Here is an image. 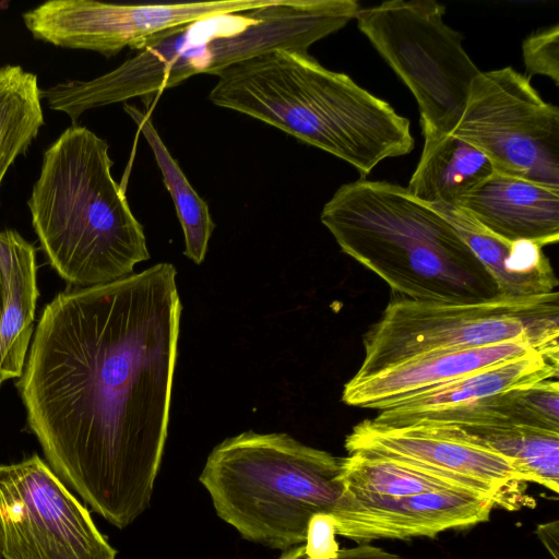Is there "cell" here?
Masks as SVG:
<instances>
[{
	"instance_id": "obj_1",
	"label": "cell",
	"mask_w": 559,
	"mask_h": 559,
	"mask_svg": "<svg viewBox=\"0 0 559 559\" xmlns=\"http://www.w3.org/2000/svg\"><path fill=\"white\" fill-rule=\"evenodd\" d=\"M176 275L160 262L60 292L16 383L53 472L118 528L148 508L164 454L182 310Z\"/></svg>"
},
{
	"instance_id": "obj_2",
	"label": "cell",
	"mask_w": 559,
	"mask_h": 559,
	"mask_svg": "<svg viewBox=\"0 0 559 559\" xmlns=\"http://www.w3.org/2000/svg\"><path fill=\"white\" fill-rule=\"evenodd\" d=\"M355 0H273L250 11L212 16L171 28L116 69L87 81L41 91L50 109L73 124L86 110L131 98H151L195 74L225 69L274 50L310 46L355 19Z\"/></svg>"
},
{
	"instance_id": "obj_3",
	"label": "cell",
	"mask_w": 559,
	"mask_h": 559,
	"mask_svg": "<svg viewBox=\"0 0 559 559\" xmlns=\"http://www.w3.org/2000/svg\"><path fill=\"white\" fill-rule=\"evenodd\" d=\"M216 76L209 94L214 105L328 152L362 178L383 159L414 148L407 118L308 52L274 50L236 63Z\"/></svg>"
},
{
	"instance_id": "obj_4",
	"label": "cell",
	"mask_w": 559,
	"mask_h": 559,
	"mask_svg": "<svg viewBox=\"0 0 559 559\" xmlns=\"http://www.w3.org/2000/svg\"><path fill=\"white\" fill-rule=\"evenodd\" d=\"M320 219L341 250L394 295L455 302L499 296L491 275L448 221L406 187L365 178L345 183L323 205Z\"/></svg>"
},
{
	"instance_id": "obj_5",
	"label": "cell",
	"mask_w": 559,
	"mask_h": 559,
	"mask_svg": "<svg viewBox=\"0 0 559 559\" xmlns=\"http://www.w3.org/2000/svg\"><path fill=\"white\" fill-rule=\"evenodd\" d=\"M108 148L90 129L67 128L44 153L27 201L40 247L70 286L118 281L150 258Z\"/></svg>"
},
{
	"instance_id": "obj_6",
	"label": "cell",
	"mask_w": 559,
	"mask_h": 559,
	"mask_svg": "<svg viewBox=\"0 0 559 559\" xmlns=\"http://www.w3.org/2000/svg\"><path fill=\"white\" fill-rule=\"evenodd\" d=\"M341 472L342 457L287 433L249 430L217 444L199 480L242 538L284 551L306 543L313 518L333 513Z\"/></svg>"
},
{
	"instance_id": "obj_7",
	"label": "cell",
	"mask_w": 559,
	"mask_h": 559,
	"mask_svg": "<svg viewBox=\"0 0 559 559\" xmlns=\"http://www.w3.org/2000/svg\"><path fill=\"white\" fill-rule=\"evenodd\" d=\"M559 292L471 301H425L395 295L364 334L362 380L405 361L441 352L530 341L559 348Z\"/></svg>"
},
{
	"instance_id": "obj_8",
	"label": "cell",
	"mask_w": 559,
	"mask_h": 559,
	"mask_svg": "<svg viewBox=\"0 0 559 559\" xmlns=\"http://www.w3.org/2000/svg\"><path fill=\"white\" fill-rule=\"evenodd\" d=\"M433 0H392L359 9V31L414 95L424 142L452 134L480 70L463 35Z\"/></svg>"
},
{
	"instance_id": "obj_9",
	"label": "cell",
	"mask_w": 559,
	"mask_h": 559,
	"mask_svg": "<svg viewBox=\"0 0 559 559\" xmlns=\"http://www.w3.org/2000/svg\"><path fill=\"white\" fill-rule=\"evenodd\" d=\"M452 134L496 173L559 189V109L512 67L480 71Z\"/></svg>"
},
{
	"instance_id": "obj_10",
	"label": "cell",
	"mask_w": 559,
	"mask_h": 559,
	"mask_svg": "<svg viewBox=\"0 0 559 559\" xmlns=\"http://www.w3.org/2000/svg\"><path fill=\"white\" fill-rule=\"evenodd\" d=\"M3 559H116L88 510L37 454L0 464Z\"/></svg>"
},
{
	"instance_id": "obj_11",
	"label": "cell",
	"mask_w": 559,
	"mask_h": 559,
	"mask_svg": "<svg viewBox=\"0 0 559 559\" xmlns=\"http://www.w3.org/2000/svg\"><path fill=\"white\" fill-rule=\"evenodd\" d=\"M273 0H223L170 4H114L51 0L23 13L31 34L57 47L112 57L140 50L163 33L212 16L250 11Z\"/></svg>"
},
{
	"instance_id": "obj_12",
	"label": "cell",
	"mask_w": 559,
	"mask_h": 559,
	"mask_svg": "<svg viewBox=\"0 0 559 559\" xmlns=\"http://www.w3.org/2000/svg\"><path fill=\"white\" fill-rule=\"evenodd\" d=\"M344 447L347 454L393 460L463 481L496 508L515 510L526 502V480L510 460L436 427L365 419L353 427Z\"/></svg>"
},
{
	"instance_id": "obj_13",
	"label": "cell",
	"mask_w": 559,
	"mask_h": 559,
	"mask_svg": "<svg viewBox=\"0 0 559 559\" xmlns=\"http://www.w3.org/2000/svg\"><path fill=\"white\" fill-rule=\"evenodd\" d=\"M495 502L462 491H432L405 497L343 496L330 515L335 535L358 544L377 539L435 537L487 522Z\"/></svg>"
},
{
	"instance_id": "obj_14",
	"label": "cell",
	"mask_w": 559,
	"mask_h": 559,
	"mask_svg": "<svg viewBox=\"0 0 559 559\" xmlns=\"http://www.w3.org/2000/svg\"><path fill=\"white\" fill-rule=\"evenodd\" d=\"M545 349L555 348H540L522 340L421 356L367 379L350 378L342 401L349 406L381 411L419 391Z\"/></svg>"
},
{
	"instance_id": "obj_15",
	"label": "cell",
	"mask_w": 559,
	"mask_h": 559,
	"mask_svg": "<svg viewBox=\"0 0 559 559\" xmlns=\"http://www.w3.org/2000/svg\"><path fill=\"white\" fill-rule=\"evenodd\" d=\"M454 205L507 240L542 248L559 240L557 188L495 171Z\"/></svg>"
},
{
	"instance_id": "obj_16",
	"label": "cell",
	"mask_w": 559,
	"mask_h": 559,
	"mask_svg": "<svg viewBox=\"0 0 559 559\" xmlns=\"http://www.w3.org/2000/svg\"><path fill=\"white\" fill-rule=\"evenodd\" d=\"M558 371L559 348L532 352L419 391L379 411L372 420L390 427L406 426L428 413L473 404L547 379H558Z\"/></svg>"
},
{
	"instance_id": "obj_17",
	"label": "cell",
	"mask_w": 559,
	"mask_h": 559,
	"mask_svg": "<svg viewBox=\"0 0 559 559\" xmlns=\"http://www.w3.org/2000/svg\"><path fill=\"white\" fill-rule=\"evenodd\" d=\"M443 216L495 281L499 295L528 297L558 290V280L543 248L528 240H507L457 205H429Z\"/></svg>"
},
{
	"instance_id": "obj_18",
	"label": "cell",
	"mask_w": 559,
	"mask_h": 559,
	"mask_svg": "<svg viewBox=\"0 0 559 559\" xmlns=\"http://www.w3.org/2000/svg\"><path fill=\"white\" fill-rule=\"evenodd\" d=\"M0 262L5 282L0 323V385L20 378L34 332L38 297L34 247L15 230L0 231Z\"/></svg>"
},
{
	"instance_id": "obj_19",
	"label": "cell",
	"mask_w": 559,
	"mask_h": 559,
	"mask_svg": "<svg viewBox=\"0 0 559 559\" xmlns=\"http://www.w3.org/2000/svg\"><path fill=\"white\" fill-rule=\"evenodd\" d=\"M493 173L485 154L449 134L424 142L419 162L406 189L427 205H454Z\"/></svg>"
},
{
	"instance_id": "obj_20",
	"label": "cell",
	"mask_w": 559,
	"mask_h": 559,
	"mask_svg": "<svg viewBox=\"0 0 559 559\" xmlns=\"http://www.w3.org/2000/svg\"><path fill=\"white\" fill-rule=\"evenodd\" d=\"M430 427L502 455L514 464L526 483L559 492L558 431L516 424Z\"/></svg>"
},
{
	"instance_id": "obj_21",
	"label": "cell",
	"mask_w": 559,
	"mask_h": 559,
	"mask_svg": "<svg viewBox=\"0 0 559 559\" xmlns=\"http://www.w3.org/2000/svg\"><path fill=\"white\" fill-rule=\"evenodd\" d=\"M123 108L150 145L165 187L174 201L185 237L183 254L195 264H201L215 228L209 206L190 185L156 131L148 114L131 105H124Z\"/></svg>"
},
{
	"instance_id": "obj_22",
	"label": "cell",
	"mask_w": 559,
	"mask_h": 559,
	"mask_svg": "<svg viewBox=\"0 0 559 559\" xmlns=\"http://www.w3.org/2000/svg\"><path fill=\"white\" fill-rule=\"evenodd\" d=\"M341 480L344 491L352 495L405 497L432 491H462L484 496L457 479L393 460L361 454L342 457Z\"/></svg>"
},
{
	"instance_id": "obj_23",
	"label": "cell",
	"mask_w": 559,
	"mask_h": 559,
	"mask_svg": "<svg viewBox=\"0 0 559 559\" xmlns=\"http://www.w3.org/2000/svg\"><path fill=\"white\" fill-rule=\"evenodd\" d=\"M44 126L37 76L21 66L0 68V187L13 162Z\"/></svg>"
},
{
	"instance_id": "obj_24",
	"label": "cell",
	"mask_w": 559,
	"mask_h": 559,
	"mask_svg": "<svg viewBox=\"0 0 559 559\" xmlns=\"http://www.w3.org/2000/svg\"><path fill=\"white\" fill-rule=\"evenodd\" d=\"M526 76L544 75L559 85V25L528 35L522 44Z\"/></svg>"
},
{
	"instance_id": "obj_25",
	"label": "cell",
	"mask_w": 559,
	"mask_h": 559,
	"mask_svg": "<svg viewBox=\"0 0 559 559\" xmlns=\"http://www.w3.org/2000/svg\"><path fill=\"white\" fill-rule=\"evenodd\" d=\"M278 559H314L310 557L305 545H298L286 549ZM329 559H408L400 555L388 551L381 547L370 544H358L354 547L340 548L333 557Z\"/></svg>"
},
{
	"instance_id": "obj_26",
	"label": "cell",
	"mask_w": 559,
	"mask_h": 559,
	"mask_svg": "<svg viewBox=\"0 0 559 559\" xmlns=\"http://www.w3.org/2000/svg\"><path fill=\"white\" fill-rule=\"evenodd\" d=\"M536 535L550 554L552 559L559 558V524L555 520L552 522L539 524L536 528Z\"/></svg>"
},
{
	"instance_id": "obj_27",
	"label": "cell",
	"mask_w": 559,
	"mask_h": 559,
	"mask_svg": "<svg viewBox=\"0 0 559 559\" xmlns=\"http://www.w3.org/2000/svg\"><path fill=\"white\" fill-rule=\"evenodd\" d=\"M4 297H5V282H4V275L0 262V323L3 314L4 309Z\"/></svg>"
},
{
	"instance_id": "obj_28",
	"label": "cell",
	"mask_w": 559,
	"mask_h": 559,
	"mask_svg": "<svg viewBox=\"0 0 559 559\" xmlns=\"http://www.w3.org/2000/svg\"><path fill=\"white\" fill-rule=\"evenodd\" d=\"M0 559H1V554H0Z\"/></svg>"
}]
</instances>
